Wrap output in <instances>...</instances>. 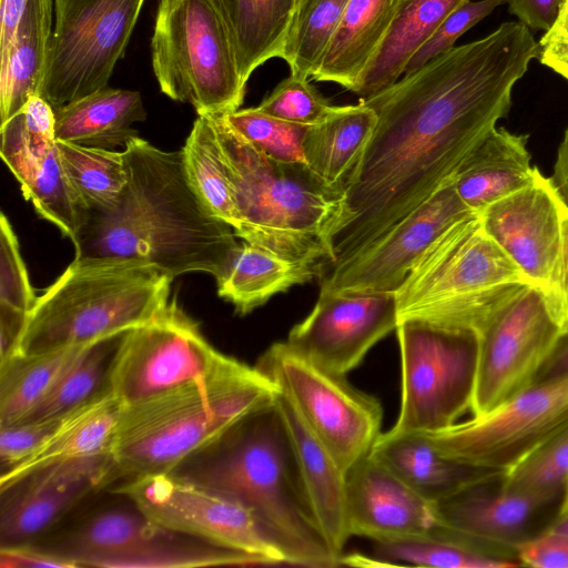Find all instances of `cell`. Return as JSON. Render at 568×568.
<instances>
[{"mask_svg": "<svg viewBox=\"0 0 568 568\" xmlns=\"http://www.w3.org/2000/svg\"><path fill=\"white\" fill-rule=\"evenodd\" d=\"M187 178L211 212L233 227L241 223L237 214L227 165L210 114L195 119L182 148Z\"/></svg>", "mask_w": 568, "mask_h": 568, "instance_id": "e575fe53", "label": "cell"}, {"mask_svg": "<svg viewBox=\"0 0 568 568\" xmlns=\"http://www.w3.org/2000/svg\"><path fill=\"white\" fill-rule=\"evenodd\" d=\"M529 285L474 214L449 227L394 294L398 323L419 318L478 338L499 310Z\"/></svg>", "mask_w": 568, "mask_h": 568, "instance_id": "52a82bcc", "label": "cell"}, {"mask_svg": "<svg viewBox=\"0 0 568 568\" xmlns=\"http://www.w3.org/2000/svg\"><path fill=\"white\" fill-rule=\"evenodd\" d=\"M374 566L436 568H511L519 562L493 557L466 542L443 536H419L376 542Z\"/></svg>", "mask_w": 568, "mask_h": 568, "instance_id": "ab89813d", "label": "cell"}, {"mask_svg": "<svg viewBox=\"0 0 568 568\" xmlns=\"http://www.w3.org/2000/svg\"><path fill=\"white\" fill-rule=\"evenodd\" d=\"M171 282L170 276L145 263L73 260L38 296L14 355L119 337L168 304Z\"/></svg>", "mask_w": 568, "mask_h": 568, "instance_id": "8992f818", "label": "cell"}, {"mask_svg": "<svg viewBox=\"0 0 568 568\" xmlns=\"http://www.w3.org/2000/svg\"><path fill=\"white\" fill-rule=\"evenodd\" d=\"M123 153L128 183L110 206L87 211L72 240L74 260L145 263L172 280L192 272L217 278L239 242L192 186L182 151L135 136Z\"/></svg>", "mask_w": 568, "mask_h": 568, "instance_id": "7a4b0ae2", "label": "cell"}, {"mask_svg": "<svg viewBox=\"0 0 568 568\" xmlns=\"http://www.w3.org/2000/svg\"><path fill=\"white\" fill-rule=\"evenodd\" d=\"M255 367L272 381L334 455L343 470L367 456L378 438L383 406L346 378L275 342Z\"/></svg>", "mask_w": 568, "mask_h": 568, "instance_id": "30bf717a", "label": "cell"}, {"mask_svg": "<svg viewBox=\"0 0 568 568\" xmlns=\"http://www.w3.org/2000/svg\"><path fill=\"white\" fill-rule=\"evenodd\" d=\"M119 337L87 348L20 422L62 417L109 389V368Z\"/></svg>", "mask_w": 568, "mask_h": 568, "instance_id": "74e56055", "label": "cell"}, {"mask_svg": "<svg viewBox=\"0 0 568 568\" xmlns=\"http://www.w3.org/2000/svg\"><path fill=\"white\" fill-rule=\"evenodd\" d=\"M230 359L206 341L173 298L118 338L108 386L128 406L205 379Z\"/></svg>", "mask_w": 568, "mask_h": 568, "instance_id": "4fadbf2b", "label": "cell"}, {"mask_svg": "<svg viewBox=\"0 0 568 568\" xmlns=\"http://www.w3.org/2000/svg\"><path fill=\"white\" fill-rule=\"evenodd\" d=\"M536 59L568 80V0H564L556 20L537 42Z\"/></svg>", "mask_w": 568, "mask_h": 568, "instance_id": "681fc988", "label": "cell"}, {"mask_svg": "<svg viewBox=\"0 0 568 568\" xmlns=\"http://www.w3.org/2000/svg\"><path fill=\"white\" fill-rule=\"evenodd\" d=\"M29 0H0V54L11 45Z\"/></svg>", "mask_w": 568, "mask_h": 568, "instance_id": "f5cc1de1", "label": "cell"}, {"mask_svg": "<svg viewBox=\"0 0 568 568\" xmlns=\"http://www.w3.org/2000/svg\"><path fill=\"white\" fill-rule=\"evenodd\" d=\"M303 0H297V4H296V8L298 7V4L302 2ZM296 11V10H295Z\"/></svg>", "mask_w": 568, "mask_h": 568, "instance_id": "680465c9", "label": "cell"}, {"mask_svg": "<svg viewBox=\"0 0 568 568\" xmlns=\"http://www.w3.org/2000/svg\"><path fill=\"white\" fill-rule=\"evenodd\" d=\"M60 160L87 210L110 206L128 183L123 151L57 141Z\"/></svg>", "mask_w": 568, "mask_h": 568, "instance_id": "8d00e7d4", "label": "cell"}, {"mask_svg": "<svg viewBox=\"0 0 568 568\" xmlns=\"http://www.w3.org/2000/svg\"><path fill=\"white\" fill-rule=\"evenodd\" d=\"M53 110L57 141L105 150L125 148L146 118L140 92L109 87Z\"/></svg>", "mask_w": 568, "mask_h": 568, "instance_id": "4316f807", "label": "cell"}, {"mask_svg": "<svg viewBox=\"0 0 568 568\" xmlns=\"http://www.w3.org/2000/svg\"><path fill=\"white\" fill-rule=\"evenodd\" d=\"M467 1L403 0L352 92L365 100L397 82L442 22Z\"/></svg>", "mask_w": 568, "mask_h": 568, "instance_id": "484cf974", "label": "cell"}, {"mask_svg": "<svg viewBox=\"0 0 568 568\" xmlns=\"http://www.w3.org/2000/svg\"><path fill=\"white\" fill-rule=\"evenodd\" d=\"M54 23V0H29L10 48L0 54L1 124L39 95Z\"/></svg>", "mask_w": 568, "mask_h": 568, "instance_id": "83f0119b", "label": "cell"}, {"mask_svg": "<svg viewBox=\"0 0 568 568\" xmlns=\"http://www.w3.org/2000/svg\"><path fill=\"white\" fill-rule=\"evenodd\" d=\"M278 388L256 367L231 357L212 376L122 406L110 448V484L166 474L205 450Z\"/></svg>", "mask_w": 568, "mask_h": 568, "instance_id": "277c9868", "label": "cell"}, {"mask_svg": "<svg viewBox=\"0 0 568 568\" xmlns=\"http://www.w3.org/2000/svg\"><path fill=\"white\" fill-rule=\"evenodd\" d=\"M400 405L394 432L434 433L470 410L477 338L464 329L408 318L396 327Z\"/></svg>", "mask_w": 568, "mask_h": 568, "instance_id": "9c48e42d", "label": "cell"}, {"mask_svg": "<svg viewBox=\"0 0 568 568\" xmlns=\"http://www.w3.org/2000/svg\"><path fill=\"white\" fill-rule=\"evenodd\" d=\"M267 565L263 559L158 526L144 516L134 541L124 550L104 557L99 568H200Z\"/></svg>", "mask_w": 568, "mask_h": 568, "instance_id": "d6a6232c", "label": "cell"}, {"mask_svg": "<svg viewBox=\"0 0 568 568\" xmlns=\"http://www.w3.org/2000/svg\"><path fill=\"white\" fill-rule=\"evenodd\" d=\"M548 179L559 201L568 210V128L558 146L552 174Z\"/></svg>", "mask_w": 568, "mask_h": 568, "instance_id": "db71d44e", "label": "cell"}, {"mask_svg": "<svg viewBox=\"0 0 568 568\" xmlns=\"http://www.w3.org/2000/svg\"><path fill=\"white\" fill-rule=\"evenodd\" d=\"M211 118L240 217L236 236L324 273L333 264L327 234L342 193L322 184L306 165L267 158L224 115Z\"/></svg>", "mask_w": 568, "mask_h": 568, "instance_id": "5b68a950", "label": "cell"}, {"mask_svg": "<svg viewBox=\"0 0 568 568\" xmlns=\"http://www.w3.org/2000/svg\"><path fill=\"white\" fill-rule=\"evenodd\" d=\"M509 0H470L452 12L434 32L432 38L416 52L408 62L404 74L412 73L430 60L455 47L457 39L473 28L497 7Z\"/></svg>", "mask_w": 568, "mask_h": 568, "instance_id": "f6af8a7d", "label": "cell"}, {"mask_svg": "<svg viewBox=\"0 0 568 568\" xmlns=\"http://www.w3.org/2000/svg\"><path fill=\"white\" fill-rule=\"evenodd\" d=\"M479 214L448 183L384 235L321 276V294H395L432 245L454 224Z\"/></svg>", "mask_w": 568, "mask_h": 568, "instance_id": "2e32d148", "label": "cell"}, {"mask_svg": "<svg viewBox=\"0 0 568 568\" xmlns=\"http://www.w3.org/2000/svg\"><path fill=\"white\" fill-rule=\"evenodd\" d=\"M0 566L1 568H74L68 560L26 542L1 546Z\"/></svg>", "mask_w": 568, "mask_h": 568, "instance_id": "f907efd6", "label": "cell"}, {"mask_svg": "<svg viewBox=\"0 0 568 568\" xmlns=\"http://www.w3.org/2000/svg\"><path fill=\"white\" fill-rule=\"evenodd\" d=\"M37 296L20 254L17 235L4 213L0 216V306L29 314Z\"/></svg>", "mask_w": 568, "mask_h": 568, "instance_id": "ee69618b", "label": "cell"}, {"mask_svg": "<svg viewBox=\"0 0 568 568\" xmlns=\"http://www.w3.org/2000/svg\"><path fill=\"white\" fill-rule=\"evenodd\" d=\"M151 57L160 90L197 115H224L243 103L246 83L211 0H160Z\"/></svg>", "mask_w": 568, "mask_h": 568, "instance_id": "ba28073f", "label": "cell"}, {"mask_svg": "<svg viewBox=\"0 0 568 568\" xmlns=\"http://www.w3.org/2000/svg\"><path fill=\"white\" fill-rule=\"evenodd\" d=\"M491 483L475 484L437 501L435 505L442 525L437 536L471 546L478 541L515 545L535 515L558 497L503 487L493 491Z\"/></svg>", "mask_w": 568, "mask_h": 568, "instance_id": "44dd1931", "label": "cell"}, {"mask_svg": "<svg viewBox=\"0 0 568 568\" xmlns=\"http://www.w3.org/2000/svg\"><path fill=\"white\" fill-rule=\"evenodd\" d=\"M369 455L425 499L437 503L500 475L443 455L425 433H381Z\"/></svg>", "mask_w": 568, "mask_h": 568, "instance_id": "603a6c76", "label": "cell"}, {"mask_svg": "<svg viewBox=\"0 0 568 568\" xmlns=\"http://www.w3.org/2000/svg\"><path fill=\"white\" fill-rule=\"evenodd\" d=\"M564 0H509L508 11L528 29L547 31L556 20Z\"/></svg>", "mask_w": 568, "mask_h": 568, "instance_id": "816d5d0a", "label": "cell"}, {"mask_svg": "<svg viewBox=\"0 0 568 568\" xmlns=\"http://www.w3.org/2000/svg\"><path fill=\"white\" fill-rule=\"evenodd\" d=\"M145 0H54L39 95L53 109L108 87Z\"/></svg>", "mask_w": 568, "mask_h": 568, "instance_id": "8fae6325", "label": "cell"}, {"mask_svg": "<svg viewBox=\"0 0 568 568\" xmlns=\"http://www.w3.org/2000/svg\"><path fill=\"white\" fill-rule=\"evenodd\" d=\"M548 313L557 326H568V210L564 206L561 244L550 285L542 292Z\"/></svg>", "mask_w": 568, "mask_h": 568, "instance_id": "c3c4849f", "label": "cell"}, {"mask_svg": "<svg viewBox=\"0 0 568 568\" xmlns=\"http://www.w3.org/2000/svg\"><path fill=\"white\" fill-rule=\"evenodd\" d=\"M109 454L38 469L0 491L1 546L23 544L52 527L91 491L110 485Z\"/></svg>", "mask_w": 568, "mask_h": 568, "instance_id": "d6986e66", "label": "cell"}, {"mask_svg": "<svg viewBox=\"0 0 568 568\" xmlns=\"http://www.w3.org/2000/svg\"><path fill=\"white\" fill-rule=\"evenodd\" d=\"M520 565L535 568H568V536L546 534L514 545Z\"/></svg>", "mask_w": 568, "mask_h": 568, "instance_id": "7dc6e473", "label": "cell"}, {"mask_svg": "<svg viewBox=\"0 0 568 568\" xmlns=\"http://www.w3.org/2000/svg\"><path fill=\"white\" fill-rule=\"evenodd\" d=\"M562 211L549 179L538 172L531 184L479 213L485 232L541 292L550 285L559 256Z\"/></svg>", "mask_w": 568, "mask_h": 568, "instance_id": "ac0fdd59", "label": "cell"}, {"mask_svg": "<svg viewBox=\"0 0 568 568\" xmlns=\"http://www.w3.org/2000/svg\"><path fill=\"white\" fill-rule=\"evenodd\" d=\"M275 404L290 435L318 528L332 551L342 561L344 547L352 537L347 520L346 473L280 390Z\"/></svg>", "mask_w": 568, "mask_h": 568, "instance_id": "7402d4cb", "label": "cell"}, {"mask_svg": "<svg viewBox=\"0 0 568 568\" xmlns=\"http://www.w3.org/2000/svg\"><path fill=\"white\" fill-rule=\"evenodd\" d=\"M333 106L308 80L290 75L256 108L288 122L314 125L321 122Z\"/></svg>", "mask_w": 568, "mask_h": 568, "instance_id": "7bdbcfd3", "label": "cell"}, {"mask_svg": "<svg viewBox=\"0 0 568 568\" xmlns=\"http://www.w3.org/2000/svg\"><path fill=\"white\" fill-rule=\"evenodd\" d=\"M114 493L125 496L162 528L256 556L267 565H290L276 539L248 507L172 473L123 480Z\"/></svg>", "mask_w": 568, "mask_h": 568, "instance_id": "5bb4252c", "label": "cell"}, {"mask_svg": "<svg viewBox=\"0 0 568 568\" xmlns=\"http://www.w3.org/2000/svg\"><path fill=\"white\" fill-rule=\"evenodd\" d=\"M568 375V326L560 329L557 348L540 371L535 383Z\"/></svg>", "mask_w": 568, "mask_h": 568, "instance_id": "11a10c76", "label": "cell"}, {"mask_svg": "<svg viewBox=\"0 0 568 568\" xmlns=\"http://www.w3.org/2000/svg\"><path fill=\"white\" fill-rule=\"evenodd\" d=\"M171 473L248 507L276 539L290 565L341 566L312 511L275 402Z\"/></svg>", "mask_w": 568, "mask_h": 568, "instance_id": "3957f363", "label": "cell"}, {"mask_svg": "<svg viewBox=\"0 0 568 568\" xmlns=\"http://www.w3.org/2000/svg\"><path fill=\"white\" fill-rule=\"evenodd\" d=\"M91 345L14 355L1 362L0 426L20 422Z\"/></svg>", "mask_w": 568, "mask_h": 568, "instance_id": "836d02e7", "label": "cell"}, {"mask_svg": "<svg viewBox=\"0 0 568 568\" xmlns=\"http://www.w3.org/2000/svg\"><path fill=\"white\" fill-rule=\"evenodd\" d=\"M527 138L496 126L463 163L452 183L470 211L480 213L536 180Z\"/></svg>", "mask_w": 568, "mask_h": 568, "instance_id": "cb8c5ba5", "label": "cell"}, {"mask_svg": "<svg viewBox=\"0 0 568 568\" xmlns=\"http://www.w3.org/2000/svg\"><path fill=\"white\" fill-rule=\"evenodd\" d=\"M63 417L0 426L2 471L12 468L41 446L55 432Z\"/></svg>", "mask_w": 568, "mask_h": 568, "instance_id": "bcb514c9", "label": "cell"}, {"mask_svg": "<svg viewBox=\"0 0 568 568\" xmlns=\"http://www.w3.org/2000/svg\"><path fill=\"white\" fill-rule=\"evenodd\" d=\"M351 536L376 542L437 535L442 525L432 503L369 454L346 474Z\"/></svg>", "mask_w": 568, "mask_h": 568, "instance_id": "ffe728a7", "label": "cell"}, {"mask_svg": "<svg viewBox=\"0 0 568 568\" xmlns=\"http://www.w3.org/2000/svg\"><path fill=\"white\" fill-rule=\"evenodd\" d=\"M398 325L395 295L321 294L286 338L294 351L321 367L346 375Z\"/></svg>", "mask_w": 568, "mask_h": 568, "instance_id": "e0dca14e", "label": "cell"}, {"mask_svg": "<svg viewBox=\"0 0 568 568\" xmlns=\"http://www.w3.org/2000/svg\"><path fill=\"white\" fill-rule=\"evenodd\" d=\"M348 0H303L296 8L280 58L291 75L306 79L316 72Z\"/></svg>", "mask_w": 568, "mask_h": 568, "instance_id": "f35d334b", "label": "cell"}, {"mask_svg": "<svg viewBox=\"0 0 568 568\" xmlns=\"http://www.w3.org/2000/svg\"><path fill=\"white\" fill-rule=\"evenodd\" d=\"M224 118L267 158L284 164L305 165L303 145L310 125L272 116L257 108L239 109Z\"/></svg>", "mask_w": 568, "mask_h": 568, "instance_id": "60d3db41", "label": "cell"}, {"mask_svg": "<svg viewBox=\"0 0 568 568\" xmlns=\"http://www.w3.org/2000/svg\"><path fill=\"white\" fill-rule=\"evenodd\" d=\"M376 122L375 111L362 101L333 106L321 122L308 128L303 145L306 168L326 187L342 193Z\"/></svg>", "mask_w": 568, "mask_h": 568, "instance_id": "f546056e", "label": "cell"}, {"mask_svg": "<svg viewBox=\"0 0 568 568\" xmlns=\"http://www.w3.org/2000/svg\"><path fill=\"white\" fill-rule=\"evenodd\" d=\"M403 0H348L312 79L334 82L348 91L383 41Z\"/></svg>", "mask_w": 568, "mask_h": 568, "instance_id": "f1b7e54d", "label": "cell"}, {"mask_svg": "<svg viewBox=\"0 0 568 568\" xmlns=\"http://www.w3.org/2000/svg\"><path fill=\"white\" fill-rule=\"evenodd\" d=\"M568 479V430L500 478L510 490L562 495Z\"/></svg>", "mask_w": 568, "mask_h": 568, "instance_id": "b9f144b4", "label": "cell"}, {"mask_svg": "<svg viewBox=\"0 0 568 568\" xmlns=\"http://www.w3.org/2000/svg\"><path fill=\"white\" fill-rule=\"evenodd\" d=\"M232 42L240 74H251L272 58H280L297 0H211Z\"/></svg>", "mask_w": 568, "mask_h": 568, "instance_id": "1f68e13d", "label": "cell"}, {"mask_svg": "<svg viewBox=\"0 0 568 568\" xmlns=\"http://www.w3.org/2000/svg\"><path fill=\"white\" fill-rule=\"evenodd\" d=\"M549 530L568 536V517L559 519Z\"/></svg>", "mask_w": 568, "mask_h": 568, "instance_id": "6f0895ef", "label": "cell"}, {"mask_svg": "<svg viewBox=\"0 0 568 568\" xmlns=\"http://www.w3.org/2000/svg\"><path fill=\"white\" fill-rule=\"evenodd\" d=\"M122 405L110 389L64 415L55 432L26 459L0 476L3 491L47 466L110 453Z\"/></svg>", "mask_w": 568, "mask_h": 568, "instance_id": "d4e9b609", "label": "cell"}, {"mask_svg": "<svg viewBox=\"0 0 568 568\" xmlns=\"http://www.w3.org/2000/svg\"><path fill=\"white\" fill-rule=\"evenodd\" d=\"M561 503L559 508V519L567 518L568 517V479L565 485L562 495H561Z\"/></svg>", "mask_w": 568, "mask_h": 568, "instance_id": "9f6ffc18", "label": "cell"}, {"mask_svg": "<svg viewBox=\"0 0 568 568\" xmlns=\"http://www.w3.org/2000/svg\"><path fill=\"white\" fill-rule=\"evenodd\" d=\"M318 268L290 261L266 248L239 242L223 273L215 278L217 294L246 315L274 295L322 276Z\"/></svg>", "mask_w": 568, "mask_h": 568, "instance_id": "4dcf8cb0", "label": "cell"}, {"mask_svg": "<svg viewBox=\"0 0 568 568\" xmlns=\"http://www.w3.org/2000/svg\"><path fill=\"white\" fill-rule=\"evenodd\" d=\"M567 430L568 375L535 383L483 415L425 434L446 457L503 476Z\"/></svg>", "mask_w": 568, "mask_h": 568, "instance_id": "7c38bea8", "label": "cell"}, {"mask_svg": "<svg viewBox=\"0 0 568 568\" xmlns=\"http://www.w3.org/2000/svg\"><path fill=\"white\" fill-rule=\"evenodd\" d=\"M13 175L36 211L72 241L88 210L64 172L57 143Z\"/></svg>", "mask_w": 568, "mask_h": 568, "instance_id": "d590c367", "label": "cell"}, {"mask_svg": "<svg viewBox=\"0 0 568 568\" xmlns=\"http://www.w3.org/2000/svg\"><path fill=\"white\" fill-rule=\"evenodd\" d=\"M560 338L540 288L509 300L477 338L471 416L483 415L535 384Z\"/></svg>", "mask_w": 568, "mask_h": 568, "instance_id": "9a60e30c", "label": "cell"}, {"mask_svg": "<svg viewBox=\"0 0 568 568\" xmlns=\"http://www.w3.org/2000/svg\"><path fill=\"white\" fill-rule=\"evenodd\" d=\"M536 55L530 30L504 22L359 100L377 122L344 183L327 234L332 265L366 248L453 181L509 113L513 88Z\"/></svg>", "mask_w": 568, "mask_h": 568, "instance_id": "6da1fadb", "label": "cell"}]
</instances>
